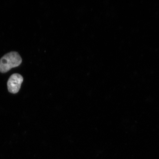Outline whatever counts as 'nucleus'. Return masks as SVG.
<instances>
[{"label": "nucleus", "instance_id": "obj_1", "mask_svg": "<svg viewBox=\"0 0 159 159\" xmlns=\"http://www.w3.org/2000/svg\"><path fill=\"white\" fill-rule=\"evenodd\" d=\"M22 60L16 52H11L5 55L0 59V72L5 73L11 69L19 66Z\"/></svg>", "mask_w": 159, "mask_h": 159}, {"label": "nucleus", "instance_id": "obj_2", "mask_svg": "<svg viewBox=\"0 0 159 159\" xmlns=\"http://www.w3.org/2000/svg\"><path fill=\"white\" fill-rule=\"evenodd\" d=\"M23 81V77L20 75L15 73L11 75L7 83L8 91L13 94L18 92Z\"/></svg>", "mask_w": 159, "mask_h": 159}]
</instances>
